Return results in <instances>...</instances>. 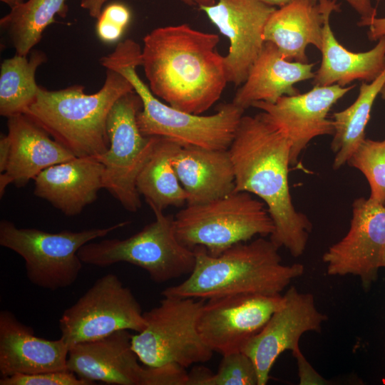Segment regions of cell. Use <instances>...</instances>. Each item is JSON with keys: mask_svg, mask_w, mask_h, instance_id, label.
<instances>
[{"mask_svg": "<svg viewBox=\"0 0 385 385\" xmlns=\"http://www.w3.org/2000/svg\"><path fill=\"white\" fill-rule=\"evenodd\" d=\"M292 353L297 361L300 385L329 384V381L322 377L306 359L300 348Z\"/></svg>", "mask_w": 385, "mask_h": 385, "instance_id": "33", "label": "cell"}, {"mask_svg": "<svg viewBox=\"0 0 385 385\" xmlns=\"http://www.w3.org/2000/svg\"><path fill=\"white\" fill-rule=\"evenodd\" d=\"M327 316L316 305L314 297L291 286L283 294L282 303L262 329L245 345L242 351L253 361L258 385H265L277 358L284 351L299 348L306 332H320Z\"/></svg>", "mask_w": 385, "mask_h": 385, "instance_id": "14", "label": "cell"}, {"mask_svg": "<svg viewBox=\"0 0 385 385\" xmlns=\"http://www.w3.org/2000/svg\"><path fill=\"white\" fill-rule=\"evenodd\" d=\"M379 94L381 95V98L385 101V83L382 86Z\"/></svg>", "mask_w": 385, "mask_h": 385, "instance_id": "40", "label": "cell"}, {"mask_svg": "<svg viewBox=\"0 0 385 385\" xmlns=\"http://www.w3.org/2000/svg\"><path fill=\"white\" fill-rule=\"evenodd\" d=\"M204 299L163 297L143 312L145 328L132 337V347L147 366L178 364L185 368L210 361L213 351L204 343L197 322Z\"/></svg>", "mask_w": 385, "mask_h": 385, "instance_id": "9", "label": "cell"}, {"mask_svg": "<svg viewBox=\"0 0 385 385\" xmlns=\"http://www.w3.org/2000/svg\"><path fill=\"white\" fill-rule=\"evenodd\" d=\"M174 228L184 246H202L217 256L256 235L270 236L274 225L262 201L247 192L233 191L203 204L186 205L174 216Z\"/></svg>", "mask_w": 385, "mask_h": 385, "instance_id": "6", "label": "cell"}, {"mask_svg": "<svg viewBox=\"0 0 385 385\" xmlns=\"http://www.w3.org/2000/svg\"><path fill=\"white\" fill-rule=\"evenodd\" d=\"M47 61L46 54L32 50L30 56L15 54L0 68V115L9 118L24 114L36 99L39 87L36 82L38 68Z\"/></svg>", "mask_w": 385, "mask_h": 385, "instance_id": "27", "label": "cell"}, {"mask_svg": "<svg viewBox=\"0 0 385 385\" xmlns=\"http://www.w3.org/2000/svg\"><path fill=\"white\" fill-rule=\"evenodd\" d=\"M58 325L61 337L70 349L119 330L139 333L145 328L146 321L131 290L117 275L108 273L64 310Z\"/></svg>", "mask_w": 385, "mask_h": 385, "instance_id": "11", "label": "cell"}, {"mask_svg": "<svg viewBox=\"0 0 385 385\" xmlns=\"http://www.w3.org/2000/svg\"><path fill=\"white\" fill-rule=\"evenodd\" d=\"M354 87L314 86L306 93L284 96L275 103L257 101L252 107L264 112L287 134L292 143L290 162L294 165L312 139L333 135L334 128L332 120L328 118L329 112Z\"/></svg>", "mask_w": 385, "mask_h": 385, "instance_id": "16", "label": "cell"}, {"mask_svg": "<svg viewBox=\"0 0 385 385\" xmlns=\"http://www.w3.org/2000/svg\"><path fill=\"white\" fill-rule=\"evenodd\" d=\"M101 14L123 28L127 26L130 19L128 9L121 4H110Z\"/></svg>", "mask_w": 385, "mask_h": 385, "instance_id": "36", "label": "cell"}, {"mask_svg": "<svg viewBox=\"0 0 385 385\" xmlns=\"http://www.w3.org/2000/svg\"><path fill=\"white\" fill-rule=\"evenodd\" d=\"M291 148L287 134L261 111L242 115L228 150L234 191L247 192L262 200L274 225L270 239L299 257L306 249L312 224L292 202L288 179Z\"/></svg>", "mask_w": 385, "mask_h": 385, "instance_id": "1", "label": "cell"}, {"mask_svg": "<svg viewBox=\"0 0 385 385\" xmlns=\"http://www.w3.org/2000/svg\"><path fill=\"white\" fill-rule=\"evenodd\" d=\"M279 249L264 237L235 244L217 256L197 246L192 272L183 282L165 289L162 295L207 300L229 295L281 294L304 274V267L284 265Z\"/></svg>", "mask_w": 385, "mask_h": 385, "instance_id": "3", "label": "cell"}, {"mask_svg": "<svg viewBox=\"0 0 385 385\" xmlns=\"http://www.w3.org/2000/svg\"><path fill=\"white\" fill-rule=\"evenodd\" d=\"M385 250V205L359 197L352 204L346 235L324 252L323 262L330 276L358 277L364 289L378 279Z\"/></svg>", "mask_w": 385, "mask_h": 385, "instance_id": "12", "label": "cell"}, {"mask_svg": "<svg viewBox=\"0 0 385 385\" xmlns=\"http://www.w3.org/2000/svg\"><path fill=\"white\" fill-rule=\"evenodd\" d=\"M331 15L328 14L324 21L322 61L315 72L314 85L344 87L354 81H373L385 68V36L367 51L352 52L335 37L330 25Z\"/></svg>", "mask_w": 385, "mask_h": 385, "instance_id": "24", "label": "cell"}, {"mask_svg": "<svg viewBox=\"0 0 385 385\" xmlns=\"http://www.w3.org/2000/svg\"><path fill=\"white\" fill-rule=\"evenodd\" d=\"M347 164L366 178L370 188L369 198L385 205V138L381 140L366 138Z\"/></svg>", "mask_w": 385, "mask_h": 385, "instance_id": "30", "label": "cell"}, {"mask_svg": "<svg viewBox=\"0 0 385 385\" xmlns=\"http://www.w3.org/2000/svg\"><path fill=\"white\" fill-rule=\"evenodd\" d=\"M367 36L370 41H376L385 36V17H375L367 25Z\"/></svg>", "mask_w": 385, "mask_h": 385, "instance_id": "37", "label": "cell"}, {"mask_svg": "<svg viewBox=\"0 0 385 385\" xmlns=\"http://www.w3.org/2000/svg\"><path fill=\"white\" fill-rule=\"evenodd\" d=\"M97 19L96 32L101 41L106 43H113L120 38L125 28L101 14Z\"/></svg>", "mask_w": 385, "mask_h": 385, "instance_id": "34", "label": "cell"}, {"mask_svg": "<svg viewBox=\"0 0 385 385\" xmlns=\"http://www.w3.org/2000/svg\"><path fill=\"white\" fill-rule=\"evenodd\" d=\"M180 145L159 137L148 160L138 174L137 190L150 207L164 211L170 206L187 204L188 194L172 164V158Z\"/></svg>", "mask_w": 385, "mask_h": 385, "instance_id": "25", "label": "cell"}, {"mask_svg": "<svg viewBox=\"0 0 385 385\" xmlns=\"http://www.w3.org/2000/svg\"><path fill=\"white\" fill-rule=\"evenodd\" d=\"M69 348L61 337L48 340L8 310L0 312V374L1 377L67 370Z\"/></svg>", "mask_w": 385, "mask_h": 385, "instance_id": "18", "label": "cell"}, {"mask_svg": "<svg viewBox=\"0 0 385 385\" xmlns=\"http://www.w3.org/2000/svg\"><path fill=\"white\" fill-rule=\"evenodd\" d=\"M273 6H282L292 0H260ZM360 16L359 26H366L376 17V9L372 5L371 0H344Z\"/></svg>", "mask_w": 385, "mask_h": 385, "instance_id": "32", "label": "cell"}, {"mask_svg": "<svg viewBox=\"0 0 385 385\" xmlns=\"http://www.w3.org/2000/svg\"><path fill=\"white\" fill-rule=\"evenodd\" d=\"M142 107V101L134 91L117 100L107 120L108 149L96 156L104 167L103 188L131 212L142 206L137 178L159 138L140 132L137 115Z\"/></svg>", "mask_w": 385, "mask_h": 385, "instance_id": "10", "label": "cell"}, {"mask_svg": "<svg viewBox=\"0 0 385 385\" xmlns=\"http://www.w3.org/2000/svg\"><path fill=\"white\" fill-rule=\"evenodd\" d=\"M141 50L138 43L128 38L101 57L100 63L123 75L140 96L143 107L137 122L142 134L166 138L181 145L228 150L245 110L231 102L220 105L214 114L200 115L163 103L137 73L136 68L142 63Z\"/></svg>", "mask_w": 385, "mask_h": 385, "instance_id": "5", "label": "cell"}, {"mask_svg": "<svg viewBox=\"0 0 385 385\" xmlns=\"http://www.w3.org/2000/svg\"><path fill=\"white\" fill-rule=\"evenodd\" d=\"M385 83V68L371 82H363L356 100L346 108L332 114L334 128L331 150L334 155L333 168L338 170L366 139L365 130L374 103Z\"/></svg>", "mask_w": 385, "mask_h": 385, "instance_id": "26", "label": "cell"}, {"mask_svg": "<svg viewBox=\"0 0 385 385\" xmlns=\"http://www.w3.org/2000/svg\"><path fill=\"white\" fill-rule=\"evenodd\" d=\"M103 86L87 94L73 85L50 91L39 87L37 96L24 113L75 157L98 156L108 149L109 113L117 100L133 91L120 73L106 68Z\"/></svg>", "mask_w": 385, "mask_h": 385, "instance_id": "4", "label": "cell"}, {"mask_svg": "<svg viewBox=\"0 0 385 385\" xmlns=\"http://www.w3.org/2000/svg\"><path fill=\"white\" fill-rule=\"evenodd\" d=\"M67 10L66 0H28L11 9L0 26L8 32L16 53L28 56L56 15L63 17Z\"/></svg>", "mask_w": 385, "mask_h": 385, "instance_id": "28", "label": "cell"}, {"mask_svg": "<svg viewBox=\"0 0 385 385\" xmlns=\"http://www.w3.org/2000/svg\"><path fill=\"white\" fill-rule=\"evenodd\" d=\"M7 128L11 155L0 174V197L9 185L24 187L47 168L76 158L24 114L8 118Z\"/></svg>", "mask_w": 385, "mask_h": 385, "instance_id": "20", "label": "cell"}, {"mask_svg": "<svg viewBox=\"0 0 385 385\" xmlns=\"http://www.w3.org/2000/svg\"><path fill=\"white\" fill-rule=\"evenodd\" d=\"M339 11L336 0H292L270 15L264 41L274 43L285 59L308 63L307 46L312 45L320 51L325 17Z\"/></svg>", "mask_w": 385, "mask_h": 385, "instance_id": "19", "label": "cell"}, {"mask_svg": "<svg viewBox=\"0 0 385 385\" xmlns=\"http://www.w3.org/2000/svg\"><path fill=\"white\" fill-rule=\"evenodd\" d=\"M107 0H81V6L86 10L88 14L98 19L102 11V7ZM190 6H210L215 4V0H182Z\"/></svg>", "mask_w": 385, "mask_h": 385, "instance_id": "35", "label": "cell"}, {"mask_svg": "<svg viewBox=\"0 0 385 385\" xmlns=\"http://www.w3.org/2000/svg\"><path fill=\"white\" fill-rule=\"evenodd\" d=\"M382 267H385V250H384V257H383Z\"/></svg>", "mask_w": 385, "mask_h": 385, "instance_id": "41", "label": "cell"}, {"mask_svg": "<svg viewBox=\"0 0 385 385\" xmlns=\"http://www.w3.org/2000/svg\"><path fill=\"white\" fill-rule=\"evenodd\" d=\"M172 164L189 205L223 197L235 189V173L229 150L180 145Z\"/></svg>", "mask_w": 385, "mask_h": 385, "instance_id": "22", "label": "cell"}, {"mask_svg": "<svg viewBox=\"0 0 385 385\" xmlns=\"http://www.w3.org/2000/svg\"><path fill=\"white\" fill-rule=\"evenodd\" d=\"M199 8L229 39V51L224 56L227 82L242 84L262 51L265 26L275 6L260 0H217Z\"/></svg>", "mask_w": 385, "mask_h": 385, "instance_id": "15", "label": "cell"}, {"mask_svg": "<svg viewBox=\"0 0 385 385\" xmlns=\"http://www.w3.org/2000/svg\"><path fill=\"white\" fill-rule=\"evenodd\" d=\"M155 220L123 240L88 242L78 255L84 264L106 267L119 262L145 270L152 281L163 283L190 274L195 265L194 250L182 245L174 228V216L152 209Z\"/></svg>", "mask_w": 385, "mask_h": 385, "instance_id": "7", "label": "cell"}, {"mask_svg": "<svg viewBox=\"0 0 385 385\" xmlns=\"http://www.w3.org/2000/svg\"><path fill=\"white\" fill-rule=\"evenodd\" d=\"M384 353H385V345H384Z\"/></svg>", "mask_w": 385, "mask_h": 385, "instance_id": "42", "label": "cell"}, {"mask_svg": "<svg viewBox=\"0 0 385 385\" xmlns=\"http://www.w3.org/2000/svg\"><path fill=\"white\" fill-rule=\"evenodd\" d=\"M11 143L9 136L2 135L0 138V173L6 171L11 155Z\"/></svg>", "mask_w": 385, "mask_h": 385, "instance_id": "38", "label": "cell"}, {"mask_svg": "<svg viewBox=\"0 0 385 385\" xmlns=\"http://www.w3.org/2000/svg\"><path fill=\"white\" fill-rule=\"evenodd\" d=\"M103 170L95 156L76 157L41 172L34 179V193L66 216H76L103 188Z\"/></svg>", "mask_w": 385, "mask_h": 385, "instance_id": "21", "label": "cell"}, {"mask_svg": "<svg viewBox=\"0 0 385 385\" xmlns=\"http://www.w3.org/2000/svg\"><path fill=\"white\" fill-rule=\"evenodd\" d=\"M128 223L124 221L103 228L53 233L18 227L3 219L0 221V245L24 259L26 275L33 284L54 291L70 287L77 280L83 264L78 255L81 247Z\"/></svg>", "mask_w": 385, "mask_h": 385, "instance_id": "8", "label": "cell"}, {"mask_svg": "<svg viewBox=\"0 0 385 385\" xmlns=\"http://www.w3.org/2000/svg\"><path fill=\"white\" fill-rule=\"evenodd\" d=\"M376 1H380V0H376Z\"/></svg>", "mask_w": 385, "mask_h": 385, "instance_id": "43", "label": "cell"}, {"mask_svg": "<svg viewBox=\"0 0 385 385\" xmlns=\"http://www.w3.org/2000/svg\"><path fill=\"white\" fill-rule=\"evenodd\" d=\"M188 385H258V376L252 359L241 351L222 356L215 374L195 367L188 373Z\"/></svg>", "mask_w": 385, "mask_h": 385, "instance_id": "29", "label": "cell"}, {"mask_svg": "<svg viewBox=\"0 0 385 385\" xmlns=\"http://www.w3.org/2000/svg\"><path fill=\"white\" fill-rule=\"evenodd\" d=\"M217 34L188 24L158 27L143 38L141 66L149 88L169 106L200 115L221 97L227 85Z\"/></svg>", "mask_w": 385, "mask_h": 385, "instance_id": "2", "label": "cell"}, {"mask_svg": "<svg viewBox=\"0 0 385 385\" xmlns=\"http://www.w3.org/2000/svg\"><path fill=\"white\" fill-rule=\"evenodd\" d=\"M129 330L116 331L69 349L67 369L95 384L148 385L150 367L138 363Z\"/></svg>", "mask_w": 385, "mask_h": 385, "instance_id": "17", "label": "cell"}, {"mask_svg": "<svg viewBox=\"0 0 385 385\" xmlns=\"http://www.w3.org/2000/svg\"><path fill=\"white\" fill-rule=\"evenodd\" d=\"M3 3L7 4L11 9H13L24 2V0H1Z\"/></svg>", "mask_w": 385, "mask_h": 385, "instance_id": "39", "label": "cell"}, {"mask_svg": "<svg viewBox=\"0 0 385 385\" xmlns=\"http://www.w3.org/2000/svg\"><path fill=\"white\" fill-rule=\"evenodd\" d=\"M283 295H229L207 299L197 322L204 343L222 356L241 351L282 303Z\"/></svg>", "mask_w": 385, "mask_h": 385, "instance_id": "13", "label": "cell"}, {"mask_svg": "<svg viewBox=\"0 0 385 385\" xmlns=\"http://www.w3.org/2000/svg\"><path fill=\"white\" fill-rule=\"evenodd\" d=\"M314 65L288 61L274 43L265 41L232 103L245 110L257 101L275 103L284 96L298 94L294 85L313 79Z\"/></svg>", "mask_w": 385, "mask_h": 385, "instance_id": "23", "label": "cell"}, {"mask_svg": "<svg viewBox=\"0 0 385 385\" xmlns=\"http://www.w3.org/2000/svg\"><path fill=\"white\" fill-rule=\"evenodd\" d=\"M94 383L78 377L69 371L15 374L0 379V385H91Z\"/></svg>", "mask_w": 385, "mask_h": 385, "instance_id": "31", "label": "cell"}]
</instances>
